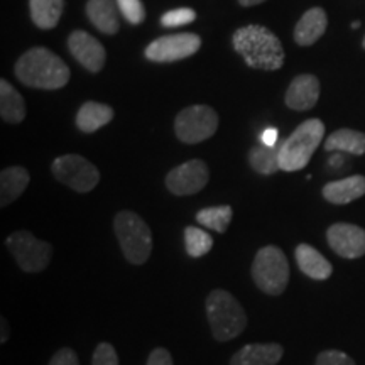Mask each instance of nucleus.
Listing matches in <instances>:
<instances>
[{"mask_svg":"<svg viewBox=\"0 0 365 365\" xmlns=\"http://www.w3.org/2000/svg\"><path fill=\"white\" fill-rule=\"evenodd\" d=\"M234 48L254 70L276 71L284 63V49L281 41L264 26L250 24L237 29Z\"/></svg>","mask_w":365,"mask_h":365,"instance_id":"f257e3e1","label":"nucleus"},{"mask_svg":"<svg viewBox=\"0 0 365 365\" xmlns=\"http://www.w3.org/2000/svg\"><path fill=\"white\" fill-rule=\"evenodd\" d=\"M16 76L31 88L58 90L70 80V68L49 49L33 48L17 59Z\"/></svg>","mask_w":365,"mask_h":365,"instance_id":"f03ea898","label":"nucleus"},{"mask_svg":"<svg viewBox=\"0 0 365 365\" xmlns=\"http://www.w3.org/2000/svg\"><path fill=\"white\" fill-rule=\"evenodd\" d=\"M207 317L213 339H237L247 327V314L242 304L225 289H213L207 298Z\"/></svg>","mask_w":365,"mask_h":365,"instance_id":"7ed1b4c3","label":"nucleus"},{"mask_svg":"<svg viewBox=\"0 0 365 365\" xmlns=\"http://www.w3.org/2000/svg\"><path fill=\"white\" fill-rule=\"evenodd\" d=\"M323 134L325 125L318 118H309L298 125V129L279 145L281 171L293 173L304 170L322 143Z\"/></svg>","mask_w":365,"mask_h":365,"instance_id":"20e7f679","label":"nucleus"},{"mask_svg":"<svg viewBox=\"0 0 365 365\" xmlns=\"http://www.w3.org/2000/svg\"><path fill=\"white\" fill-rule=\"evenodd\" d=\"M113 230L127 261L134 266L148 262L153 252V234L143 218L129 210L118 212L113 220Z\"/></svg>","mask_w":365,"mask_h":365,"instance_id":"39448f33","label":"nucleus"},{"mask_svg":"<svg viewBox=\"0 0 365 365\" xmlns=\"http://www.w3.org/2000/svg\"><path fill=\"white\" fill-rule=\"evenodd\" d=\"M250 274L255 286L269 296L284 293L289 282V262L284 252L276 245H266L255 254Z\"/></svg>","mask_w":365,"mask_h":365,"instance_id":"423d86ee","label":"nucleus"},{"mask_svg":"<svg viewBox=\"0 0 365 365\" xmlns=\"http://www.w3.org/2000/svg\"><path fill=\"white\" fill-rule=\"evenodd\" d=\"M6 245L24 272H41L51 262V244L39 240L27 230L14 232L7 237Z\"/></svg>","mask_w":365,"mask_h":365,"instance_id":"0eeeda50","label":"nucleus"},{"mask_svg":"<svg viewBox=\"0 0 365 365\" xmlns=\"http://www.w3.org/2000/svg\"><path fill=\"white\" fill-rule=\"evenodd\" d=\"M218 115L208 105H191L176 115V137L185 144H200L215 134Z\"/></svg>","mask_w":365,"mask_h":365,"instance_id":"6e6552de","label":"nucleus"},{"mask_svg":"<svg viewBox=\"0 0 365 365\" xmlns=\"http://www.w3.org/2000/svg\"><path fill=\"white\" fill-rule=\"evenodd\" d=\"M53 176L76 193H88L98 185L100 171L95 164L78 154H65L51 164Z\"/></svg>","mask_w":365,"mask_h":365,"instance_id":"1a4fd4ad","label":"nucleus"},{"mask_svg":"<svg viewBox=\"0 0 365 365\" xmlns=\"http://www.w3.org/2000/svg\"><path fill=\"white\" fill-rule=\"evenodd\" d=\"M200 46H202V38L198 34L182 33L163 36L145 48V58L154 63L180 61V59L190 58L198 53Z\"/></svg>","mask_w":365,"mask_h":365,"instance_id":"9d476101","label":"nucleus"},{"mask_svg":"<svg viewBox=\"0 0 365 365\" xmlns=\"http://www.w3.org/2000/svg\"><path fill=\"white\" fill-rule=\"evenodd\" d=\"M210 170L202 159H191L173 168L166 175V188L176 196L200 193L208 185Z\"/></svg>","mask_w":365,"mask_h":365,"instance_id":"9b49d317","label":"nucleus"},{"mask_svg":"<svg viewBox=\"0 0 365 365\" xmlns=\"http://www.w3.org/2000/svg\"><path fill=\"white\" fill-rule=\"evenodd\" d=\"M327 240L333 252L344 259L365 255V230L352 223H333L327 230Z\"/></svg>","mask_w":365,"mask_h":365,"instance_id":"f8f14e48","label":"nucleus"},{"mask_svg":"<svg viewBox=\"0 0 365 365\" xmlns=\"http://www.w3.org/2000/svg\"><path fill=\"white\" fill-rule=\"evenodd\" d=\"M68 48L70 53L78 59V63L86 70L91 73H97L103 68L105 58V48L98 39H95L93 36H90L85 31H75L68 38Z\"/></svg>","mask_w":365,"mask_h":365,"instance_id":"ddd939ff","label":"nucleus"},{"mask_svg":"<svg viewBox=\"0 0 365 365\" xmlns=\"http://www.w3.org/2000/svg\"><path fill=\"white\" fill-rule=\"evenodd\" d=\"M319 98V81L314 75H299L286 91V105L293 110H312Z\"/></svg>","mask_w":365,"mask_h":365,"instance_id":"4468645a","label":"nucleus"},{"mask_svg":"<svg viewBox=\"0 0 365 365\" xmlns=\"http://www.w3.org/2000/svg\"><path fill=\"white\" fill-rule=\"evenodd\" d=\"M282 354L279 344H249L235 352L230 365H277Z\"/></svg>","mask_w":365,"mask_h":365,"instance_id":"2eb2a0df","label":"nucleus"},{"mask_svg":"<svg viewBox=\"0 0 365 365\" xmlns=\"http://www.w3.org/2000/svg\"><path fill=\"white\" fill-rule=\"evenodd\" d=\"M327 14L322 7H313L303 14L294 27V41L299 46H312L325 34Z\"/></svg>","mask_w":365,"mask_h":365,"instance_id":"dca6fc26","label":"nucleus"},{"mask_svg":"<svg viewBox=\"0 0 365 365\" xmlns=\"http://www.w3.org/2000/svg\"><path fill=\"white\" fill-rule=\"evenodd\" d=\"M294 257L296 262H298L299 271L303 272L304 276L317 281H325L331 276V264L328 262L317 249L312 247V245L299 244L294 250Z\"/></svg>","mask_w":365,"mask_h":365,"instance_id":"f3484780","label":"nucleus"},{"mask_svg":"<svg viewBox=\"0 0 365 365\" xmlns=\"http://www.w3.org/2000/svg\"><path fill=\"white\" fill-rule=\"evenodd\" d=\"M365 195V176H350L331 181L323 188V198L333 205H346Z\"/></svg>","mask_w":365,"mask_h":365,"instance_id":"a211bd4d","label":"nucleus"},{"mask_svg":"<svg viewBox=\"0 0 365 365\" xmlns=\"http://www.w3.org/2000/svg\"><path fill=\"white\" fill-rule=\"evenodd\" d=\"M31 176L26 168L11 166L0 173V205L7 207L24 193Z\"/></svg>","mask_w":365,"mask_h":365,"instance_id":"6ab92c4d","label":"nucleus"},{"mask_svg":"<svg viewBox=\"0 0 365 365\" xmlns=\"http://www.w3.org/2000/svg\"><path fill=\"white\" fill-rule=\"evenodd\" d=\"M86 16L91 24L105 34H117L120 29L118 14L113 0H88L86 4Z\"/></svg>","mask_w":365,"mask_h":365,"instance_id":"aec40b11","label":"nucleus"},{"mask_svg":"<svg viewBox=\"0 0 365 365\" xmlns=\"http://www.w3.org/2000/svg\"><path fill=\"white\" fill-rule=\"evenodd\" d=\"M113 118L112 107L98 102H86L80 107L76 113V127L85 134H91L102 129L103 125L110 124Z\"/></svg>","mask_w":365,"mask_h":365,"instance_id":"412c9836","label":"nucleus"},{"mask_svg":"<svg viewBox=\"0 0 365 365\" xmlns=\"http://www.w3.org/2000/svg\"><path fill=\"white\" fill-rule=\"evenodd\" d=\"M0 115L9 124H21L26 117L24 98L7 80L0 81Z\"/></svg>","mask_w":365,"mask_h":365,"instance_id":"4be33fe9","label":"nucleus"},{"mask_svg":"<svg viewBox=\"0 0 365 365\" xmlns=\"http://www.w3.org/2000/svg\"><path fill=\"white\" fill-rule=\"evenodd\" d=\"M325 150L328 153H349L354 156H362L365 154V134L352 129L335 130L328 137L325 143Z\"/></svg>","mask_w":365,"mask_h":365,"instance_id":"5701e85b","label":"nucleus"},{"mask_svg":"<svg viewBox=\"0 0 365 365\" xmlns=\"http://www.w3.org/2000/svg\"><path fill=\"white\" fill-rule=\"evenodd\" d=\"M63 0H29L31 19L39 29H53L63 14Z\"/></svg>","mask_w":365,"mask_h":365,"instance_id":"b1692460","label":"nucleus"},{"mask_svg":"<svg viewBox=\"0 0 365 365\" xmlns=\"http://www.w3.org/2000/svg\"><path fill=\"white\" fill-rule=\"evenodd\" d=\"M249 164L257 175H274L281 170L279 164V145H257L250 149L249 153Z\"/></svg>","mask_w":365,"mask_h":365,"instance_id":"393cba45","label":"nucleus"},{"mask_svg":"<svg viewBox=\"0 0 365 365\" xmlns=\"http://www.w3.org/2000/svg\"><path fill=\"white\" fill-rule=\"evenodd\" d=\"M232 217H234V210L228 205H220V207H208L200 210L196 213V222L200 225L210 228V230H215L218 234H223L230 225Z\"/></svg>","mask_w":365,"mask_h":365,"instance_id":"a878e982","label":"nucleus"},{"mask_svg":"<svg viewBox=\"0 0 365 365\" xmlns=\"http://www.w3.org/2000/svg\"><path fill=\"white\" fill-rule=\"evenodd\" d=\"M185 247L190 257H203L213 247V239L210 234L198 227H186L185 228Z\"/></svg>","mask_w":365,"mask_h":365,"instance_id":"bb28decb","label":"nucleus"},{"mask_svg":"<svg viewBox=\"0 0 365 365\" xmlns=\"http://www.w3.org/2000/svg\"><path fill=\"white\" fill-rule=\"evenodd\" d=\"M117 6L120 9L122 16H124L130 24L139 26L144 22L145 9L140 0H117Z\"/></svg>","mask_w":365,"mask_h":365,"instance_id":"cd10ccee","label":"nucleus"},{"mask_svg":"<svg viewBox=\"0 0 365 365\" xmlns=\"http://www.w3.org/2000/svg\"><path fill=\"white\" fill-rule=\"evenodd\" d=\"M196 19V12L193 9L182 7V9H175V11L166 12L161 17V26L164 27H180L191 24Z\"/></svg>","mask_w":365,"mask_h":365,"instance_id":"c85d7f7f","label":"nucleus"},{"mask_svg":"<svg viewBox=\"0 0 365 365\" xmlns=\"http://www.w3.org/2000/svg\"><path fill=\"white\" fill-rule=\"evenodd\" d=\"M91 365H118V355L113 349V345L102 341L97 345L91 359Z\"/></svg>","mask_w":365,"mask_h":365,"instance_id":"c756f323","label":"nucleus"},{"mask_svg":"<svg viewBox=\"0 0 365 365\" xmlns=\"http://www.w3.org/2000/svg\"><path fill=\"white\" fill-rule=\"evenodd\" d=\"M317 365H355V362L340 350H325L317 357Z\"/></svg>","mask_w":365,"mask_h":365,"instance_id":"7c9ffc66","label":"nucleus"},{"mask_svg":"<svg viewBox=\"0 0 365 365\" xmlns=\"http://www.w3.org/2000/svg\"><path fill=\"white\" fill-rule=\"evenodd\" d=\"M49 365H80V360L75 350L59 349L49 360Z\"/></svg>","mask_w":365,"mask_h":365,"instance_id":"2f4dec72","label":"nucleus"},{"mask_svg":"<svg viewBox=\"0 0 365 365\" xmlns=\"http://www.w3.org/2000/svg\"><path fill=\"white\" fill-rule=\"evenodd\" d=\"M145 365H173V357L166 349L159 346V349H154L153 352L149 354L148 364Z\"/></svg>","mask_w":365,"mask_h":365,"instance_id":"473e14b6","label":"nucleus"},{"mask_svg":"<svg viewBox=\"0 0 365 365\" xmlns=\"http://www.w3.org/2000/svg\"><path fill=\"white\" fill-rule=\"evenodd\" d=\"M261 139L264 145H271V148H274V145L279 144V130H277L276 127H267V129L262 132Z\"/></svg>","mask_w":365,"mask_h":365,"instance_id":"72a5a7b5","label":"nucleus"},{"mask_svg":"<svg viewBox=\"0 0 365 365\" xmlns=\"http://www.w3.org/2000/svg\"><path fill=\"white\" fill-rule=\"evenodd\" d=\"M0 330H2V335H0V344H6L9 340V323L6 318L0 319Z\"/></svg>","mask_w":365,"mask_h":365,"instance_id":"f704fd0d","label":"nucleus"},{"mask_svg":"<svg viewBox=\"0 0 365 365\" xmlns=\"http://www.w3.org/2000/svg\"><path fill=\"white\" fill-rule=\"evenodd\" d=\"M266 2V0H239L240 6L244 7H254V6H259V4Z\"/></svg>","mask_w":365,"mask_h":365,"instance_id":"c9c22d12","label":"nucleus"},{"mask_svg":"<svg viewBox=\"0 0 365 365\" xmlns=\"http://www.w3.org/2000/svg\"><path fill=\"white\" fill-rule=\"evenodd\" d=\"M352 27H354V29H359V27H360V22H359V21H355L354 24H352Z\"/></svg>","mask_w":365,"mask_h":365,"instance_id":"e433bc0d","label":"nucleus"},{"mask_svg":"<svg viewBox=\"0 0 365 365\" xmlns=\"http://www.w3.org/2000/svg\"><path fill=\"white\" fill-rule=\"evenodd\" d=\"M362 48L365 49V36H364V39H362Z\"/></svg>","mask_w":365,"mask_h":365,"instance_id":"4c0bfd02","label":"nucleus"}]
</instances>
